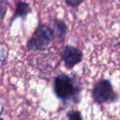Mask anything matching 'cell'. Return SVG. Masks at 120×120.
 <instances>
[{
  "instance_id": "2",
  "label": "cell",
  "mask_w": 120,
  "mask_h": 120,
  "mask_svg": "<svg viewBox=\"0 0 120 120\" xmlns=\"http://www.w3.org/2000/svg\"><path fill=\"white\" fill-rule=\"evenodd\" d=\"M54 37L53 30L46 25H40L27 42L29 50H45Z\"/></svg>"
},
{
  "instance_id": "5",
  "label": "cell",
  "mask_w": 120,
  "mask_h": 120,
  "mask_svg": "<svg viewBox=\"0 0 120 120\" xmlns=\"http://www.w3.org/2000/svg\"><path fill=\"white\" fill-rule=\"evenodd\" d=\"M31 12V8L30 7V4L26 2H19L17 4L15 11V15H14L12 20H15L17 17L26 19V17Z\"/></svg>"
},
{
  "instance_id": "8",
  "label": "cell",
  "mask_w": 120,
  "mask_h": 120,
  "mask_svg": "<svg viewBox=\"0 0 120 120\" xmlns=\"http://www.w3.org/2000/svg\"><path fill=\"white\" fill-rule=\"evenodd\" d=\"M8 4V0H0V17L2 19H4L6 15Z\"/></svg>"
},
{
  "instance_id": "6",
  "label": "cell",
  "mask_w": 120,
  "mask_h": 120,
  "mask_svg": "<svg viewBox=\"0 0 120 120\" xmlns=\"http://www.w3.org/2000/svg\"><path fill=\"white\" fill-rule=\"evenodd\" d=\"M53 23H54V26L55 29H56L57 33H58L59 40L60 41H63L64 40V38H65L66 34H67V26H66V24L63 21H60L58 19H54Z\"/></svg>"
},
{
  "instance_id": "7",
  "label": "cell",
  "mask_w": 120,
  "mask_h": 120,
  "mask_svg": "<svg viewBox=\"0 0 120 120\" xmlns=\"http://www.w3.org/2000/svg\"><path fill=\"white\" fill-rule=\"evenodd\" d=\"M68 120H83L82 113L77 110H71L67 113Z\"/></svg>"
},
{
  "instance_id": "11",
  "label": "cell",
  "mask_w": 120,
  "mask_h": 120,
  "mask_svg": "<svg viewBox=\"0 0 120 120\" xmlns=\"http://www.w3.org/2000/svg\"><path fill=\"white\" fill-rule=\"evenodd\" d=\"M0 120H4V118H1V117H0Z\"/></svg>"
},
{
  "instance_id": "4",
  "label": "cell",
  "mask_w": 120,
  "mask_h": 120,
  "mask_svg": "<svg viewBox=\"0 0 120 120\" xmlns=\"http://www.w3.org/2000/svg\"><path fill=\"white\" fill-rule=\"evenodd\" d=\"M62 58L66 67L68 68H72L82 61L83 53L78 49L71 45H68L63 49Z\"/></svg>"
},
{
  "instance_id": "1",
  "label": "cell",
  "mask_w": 120,
  "mask_h": 120,
  "mask_svg": "<svg viewBox=\"0 0 120 120\" xmlns=\"http://www.w3.org/2000/svg\"><path fill=\"white\" fill-rule=\"evenodd\" d=\"M53 91L57 98L63 101H75L80 94L81 89L70 76L60 74L54 78Z\"/></svg>"
},
{
  "instance_id": "3",
  "label": "cell",
  "mask_w": 120,
  "mask_h": 120,
  "mask_svg": "<svg viewBox=\"0 0 120 120\" xmlns=\"http://www.w3.org/2000/svg\"><path fill=\"white\" fill-rule=\"evenodd\" d=\"M92 97L95 103L105 104L114 102L118 95L113 91L111 82L107 79H102L94 86Z\"/></svg>"
},
{
  "instance_id": "10",
  "label": "cell",
  "mask_w": 120,
  "mask_h": 120,
  "mask_svg": "<svg viewBox=\"0 0 120 120\" xmlns=\"http://www.w3.org/2000/svg\"><path fill=\"white\" fill-rule=\"evenodd\" d=\"M6 61V58L4 56H2V55L0 54V69H1V68H2L3 64L5 63Z\"/></svg>"
},
{
  "instance_id": "9",
  "label": "cell",
  "mask_w": 120,
  "mask_h": 120,
  "mask_svg": "<svg viewBox=\"0 0 120 120\" xmlns=\"http://www.w3.org/2000/svg\"><path fill=\"white\" fill-rule=\"evenodd\" d=\"M85 0H65L67 5L70 6L72 8H77L80 4H82Z\"/></svg>"
}]
</instances>
